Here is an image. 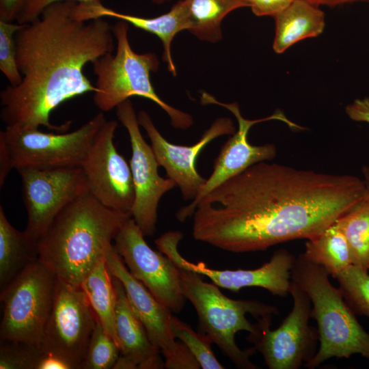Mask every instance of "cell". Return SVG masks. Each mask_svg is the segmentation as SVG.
Returning a JSON list of instances; mask_svg holds the SVG:
<instances>
[{"label": "cell", "instance_id": "29", "mask_svg": "<svg viewBox=\"0 0 369 369\" xmlns=\"http://www.w3.org/2000/svg\"><path fill=\"white\" fill-rule=\"evenodd\" d=\"M120 355L119 346L98 321L88 343L81 369L113 368Z\"/></svg>", "mask_w": 369, "mask_h": 369}, {"label": "cell", "instance_id": "15", "mask_svg": "<svg viewBox=\"0 0 369 369\" xmlns=\"http://www.w3.org/2000/svg\"><path fill=\"white\" fill-rule=\"evenodd\" d=\"M116 115L126 128L131 141L130 160L135 189L132 218L145 236H153L158 206L163 195L174 188L175 182L159 174V167L151 146L144 140L132 102L127 100L116 107Z\"/></svg>", "mask_w": 369, "mask_h": 369}, {"label": "cell", "instance_id": "33", "mask_svg": "<svg viewBox=\"0 0 369 369\" xmlns=\"http://www.w3.org/2000/svg\"><path fill=\"white\" fill-rule=\"evenodd\" d=\"M249 3L254 14L258 16L274 17L295 0H244Z\"/></svg>", "mask_w": 369, "mask_h": 369}, {"label": "cell", "instance_id": "16", "mask_svg": "<svg viewBox=\"0 0 369 369\" xmlns=\"http://www.w3.org/2000/svg\"><path fill=\"white\" fill-rule=\"evenodd\" d=\"M115 120L106 121L96 133L81 167L90 193L107 208L131 213L135 189L130 163L115 148Z\"/></svg>", "mask_w": 369, "mask_h": 369}, {"label": "cell", "instance_id": "1", "mask_svg": "<svg viewBox=\"0 0 369 369\" xmlns=\"http://www.w3.org/2000/svg\"><path fill=\"white\" fill-rule=\"evenodd\" d=\"M364 179L257 163L203 197L193 217L199 241L233 253L310 239L367 195Z\"/></svg>", "mask_w": 369, "mask_h": 369}, {"label": "cell", "instance_id": "26", "mask_svg": "<svg viewBox=\"0 0 369 369\" xmlns=\"http://www.w3.org/2000/svg\"><path fill=\"white\" fill-rule=\"evenodd\" d=\"M366 196L336 220L348 242L353 264L369 271V167L361 169Z\"/></svg>", "mask_w": 369, "mask_h": 369}, {"label": "cell", "instance_id": "31", "mask_svg": "<svg viewBox=\"0 0 369 369\" xmlns=\"http://www.w3.org/2000/svg\"><path fill=\"white\" fill-rule=\"evenodd\" d=\"M25 25L0 20V70L12 86L22 80L16 61L15 35Z\"/></svg>", "mask_w": 369, "mask_h": 369}, {"label": "cell", "instance_id": "20", "mask_svg": "<svg viewBox=\"0 0 369 369\" xmlns=\"http://www.w3.org/2000/svg\"><path fill=\"white\" fill-rule=\"evenodd\" d=\"M74 13L75 17L82 21L112 17L154 34L162 42L163 59L167 64L168 70L176 76V66L171 53L172 42L178 32L183 30L189 31L190 29V21L184 0L175 3L168 12L154 18H144L121 13L105 6L100 0L77 2Z\"/></svg>", "mask_w": 369, "mask_h": 369}, {"label": "cell", "instance_id": "18", "mask_svg": "<svg viewBox=\"0 0 369 369\" xmlns=\"http://www.w3.org/2000/svg\"><path fill=\"white\" fill-rule=\"evenodd\" d=\"M137 120L150 139L159 165L165 169L167 178L173 180L180 188L185 200H194L206 182L196 169V159L199 154L215 138L232 135L236 132L231 119L219 118L212 123L195 144L181 146L165 139L146 111H140L137 113Z\"/></svg>", "mask_w": 369, "mask_h": 369}, {"label": "cell", "instance_id": "3", "mask_svg": "<svg viewBox=\"0 0 369 369\" xmlns=\"http://www.w3.org/2000/svg\"><path fill=\"white\" fill-rule=\"evenodd\" d=\"M131 217L88 192L66 206L39 238L38 259L58 279L81 286Z\"/></svg>", "mask_w": 369, "mask_h": 369}, {"label": "cell", "instance_id": "27", "mask_svg": "<svg viewBox=\"0 0 369 369\" xmlns=\"http://www.w3.org/2000/svg\"><path fill=\"white\" fill-rule=\"evenodd\" d=\"M334 278L344 301L354 313L369 318L368 271L351 264Z\"/></svg>", "mask_w": 369, "mask_h": 369}, {"label": "cell", "instance_id": "19", "mask_svg": "<svg viewBox=\"0 0 369 369\" xmlns=\"http://www.w3.org/2000/svg\"><path fill=\"white\" fill-rule=\"evenodd\" d=\"M112 277L116 292L115 329L120 344V355L113 369L163 368L160 350L132 309L122 284Z\"/></svg>", "mask_w": 369, "mask_h": 369}, {"label": "cell", "instance_id": "37", "mask_svg": "<svg viewBox=\"0 0 369 369\" xmlns=\"http://www.w3.org/2000/svg\"><path fill=\"white\" fill-rule=\"evenodd\" d=\"M37 369H70L69 366L60 359L44 353Z\"/></svg>", "mask_w": 369, "mask_h": 369}, {"label": "cell", "instance_id": "34", "mask_svg": "<svg viewBox=\"0 0 369 369\" xmlns=\"http://www.w3.org/2000/svg\"><path fill=\"white\" fill-rule=\"evenodd\" d=\"M345 111L351 120L369 124V98L355 99L346 107Z\"/></svg>", "mask_w": 369, "mask_h": 369}, {"label": "cell", "instance_id": "11", "mask_svg": "<svg viewBox=\"0 0 369 369\" xmlns=\"http://www.w3.org/2000/svg\"><path fill=\"white\" fill-rule=\"evenodd\" d=\"M23 198L27 213L25 231L36 241L69 204L90 192L81 167H20Z\"/></svg>", "mask_w": 369, "mask_h": 369}, {"label": "cell", "instance_id": "30", "mask_svg": "<svg viewBox=\"0 0 369 369\" xmlns=\"http://www.w3.org/2000/svg\"><path fill=\"white\" fill-rule=\"evenodd\" d=\"M40 347L22 342L1 340V369H37L44 355Z\"/></svg>", "mask_w": 369, "mask_h": 369}, {"label": "cell", "instance_id": "32", "mask_svg": "<svg viewBox=\"0 0 369 369\" xmlns=\"http://www.w3.org/2000/svg\"><path fill=\"white\" fill-rule=\"evenodd\" d=\"M66 0H25L18 14L16 22L19 24H29L40 17L44 11L50 5ZM78 3H85L95 0H74Z\"/></svg>", "mask_w": 369, "mask_h": 369}, {"label": "cell", "instance_id": "35", "mask_svg": "<svg viewBox=\"0 0 369 369\" xmlns=\"http://www.w3.org/2000/svg\"><path fill=\"white\" fill-rule=\"evenodd\" d=\"M25 0H0V20H16Z\"/></svg>", "mask_w": 369, "mask_h": 369}, {"label": "cell", "instance_id": "25", "mask_svg": "<svg viewBox=\"0 0 369 369\" xmlns=\"http://www.w3.org/2000/svg\"><path fill=\"white\" fill-rule=\"evenodd\" d=\"M190 21L189 31L200 40L217 42L222 38L221 24L232 11L249 7L244 0H184Z\"/></svg>", "mask_w": 369, "mask_h": 369}, {"label": "cell", "instance_id": "23", "mask_svg": "<svg viewBox=\"0 0 369 369\" xmlns=\"http://www.w3.org/2000/svg\"><path fill=\"white\" fill-rule=\"evenodd\" d=\"M81 286L87 297L98 323L120 349L115 329L116 292L113 277L105 258L98 262Z\"/></svg>", "mask_w": 369, "mask_h": 369}, {"label": "cell", "instance_id": "13", "mask_svg": "<svg viewBox=\"0 0 369 369\" xmlns=\"http://www.w3.org/2000/svg\"><path fill=\"white\" fill-rule=\"evenodd\" d=\"M144 234L132 217L122 226L114 238L113 247L131 274L140 282L172 312L184 307L179 268L162 252L150 247Z\"/></svg>", "mask_w": 369, "mask_h": 369}, {"label": "cell", "instance_id": "36", "mask_svg": "<svg viewBox=\"0 0 369 369\" xmlns=\"http://www.w3.org/2000/svg\"><path fill=\"white\" fill-rule=\"evenodd\" d=\"M13 169L4 137L0 132V187H1L10 170Z\"/></svg>", "mask_w": 369, "mask_h": 369}, {"label": "cell", "instance_id": "10", "mask_svg": "<svg viewBox=\"0 0 369 369\" xmlns=\"http://www.w3.org/2000/svg\"><path fill=\"white\" fill-rule=\"evenodd\" d=\"M98 323L81 288L57 278L50 315L40 348L64 361L70 369H81L88 343Z\"/></svg>", "mask_w": 369, "mask_h": 369}, {"label": "cell", "instance_id": "17", "mask_svg": "<svg viewBox=\"0 0 369 369\" xmlns=\"http://www.w3.org/2000/svg\"><path fill=\"white\" fill-rule=\"evenodd\" d=\"M182 237L180 231H169L155 240L159 250L177 266L197 272L219 287L234 292L245 287H260L276 296L286 297L290 293L292 269L296 259L290 251L276 250L269 261L255 269L218 270L208 267L203 262L195 264L184 258L178 249Z\"/></svg>", "mask_w": 369, "mask_h": 369}, {"label": "cell", "instance_id": "14", "mask_svg": "<svg viewBox=\"0 0 369 369\" xmlns=\"http://www.w3.org/2000/svg\"><path fill=\"white\" fill-rule=\"evenodd\" d=\"M201 102L203 105H218L229 110L236 118L238 128L221 147L214 162L213 172L206 179L197 197L189 204L182 207L176 213V218L181 222L192 217L198 202L215 187L249 167L259 162L271 161L275 156L277 150L273 144L255 146L249 142L247 135L251 126L259 122L277 120L284 122L292 129H305L290 121L280 110L264 118L247 120L242 116L239 106L236 102H221L214 96L203 92Z\"/></svg>", "mask_w": 369, "mask_h": 369}, {"label": "cell", "instance_id": "4", "mask_svg": "<svg viewBox=\"0 0 369 369\" xmlns=\"http://www.w3.org/2000/svg\"><path fill=\"white\" fill-rule=\"evenodd\" d=\"M329 275L323 267L303 254L296 258L292 269L291 279L308 295L311 318L317 324L319 346L314 357L304 365L308 368H315L331 357L348 358L355 354L369 360V333Z\"/></svg>", "mask_w": 369, "mask_h": 369}, {"label": "cell", "instance_id": "7", "mask_svg": "<svg viewBox=\"0 0 369 369\" xmlns=\"http://www.w3.org/2000/svg\"><path fill=\"white\" fill-rule=\"evenodd\" d=\"M57 277L39 259L27 265L1 289L3 312L1 340L40 347L53 306Z\"/></svg>", "mask_w": 369, "mask_h": 369}, {"label": "cell", "instance_id": "5", "mask_svg": "<svg viewBox=\"0 0 369 369\" xmlns=\"http://www.w3.org/2000/svg\"><path fill=\"white\" fill-rule=\"evenodd\" d=\"M178 268L182 292L197 312L200 332L207 335L237 368H257L250 360L256 348L241 349L235 336L241 331L256 333L257 324L249 321L247 314L258 320L278 314L277 308L256 300L230 299L214 283L204 282L197 272Z\"/></svg>", "mask_w": 369, "mask_h": 369}, {"label": "cell", "instance_id": "38", "mask_svg": "<svg viewBox=\"0 0 369 369\" xmlns=\"http://www.w3.org/2000/svg\"><path fill=\"white\" fill-rule=\"evenodd\" d=\"M316 5H328L330 7L354 2H369V0H308Z\"/></svg>", "mask_w": 369, "mask_h": 369}, {"label": "cell", "instance_id": "24", "mask_svg": "<svg viewBox=\"0 0 369 369\" xmlns=\"http://www.w3.org/2000/svg\"><path fill=\"white\" fill-rule=\"evenodd\" d=\"M303 255L323 267L333 277L353 264L348 242L336 221L308 239Z\"/></svg>", "mask_w": 369, "mask_h": 369}, {"label": "cell", "instance_id": "9", "mask_svg": "<svg viewBox=\"0 0 369 369\" xmlns=\"http://www.w3.org/2000/svg\"><path fill=\"white\" fill-rule=\"evenodd\" d=\"M290 294L292 308L279 327L271 330L272 315L266 316L258 319L256 333L247 337L262 354L269 369H297L317 352V329L309 325L310 299L292 281Z\"/></svg>", "mask_w": 369, "mask_h": 369}, {"label": "cell", "instance_id": "2", "mask_svg": "<svg viewBox=\"0 0 369 369\" xmlns=\"http://www.w3.org/2000/svg\"><path fill=\"white\" fill-rule=\"evenodd\" d=\"M77 3H55L16 33L22 80L1 91L0 116L6 126L67 132L71 121L53 124L51 113L70 99L96 92L83 69L113 51L114 36L104 18L78 20L74 14Z\"/></svg>", "mask_w": 369, "mask_h": 369}, {"label": "cell", "instance_id": "22", "mask_svg": "<svg viewBox=\"0 0 369 369\" xmlns=\"http://www.w3.org/2000/svg\"><path fill=\"white\" fill-rule=\"evenodd\" d=\"M38 259V241L18 231L0 206V286H5L27 265Z\"/></svg>", "mask_w": 369, "mask_h": 369}, {"label": "cell", "instance_id": "12", "mask_svg": "<svg viewBox=\"0 0 369 369\" xmlns=\"http://www.w3.org/2000/svg\"><path fill=\"white\" fill-rule=\"evenodd\" d=\"M111 274L122 284L134 312L144 325L154 346L162 353L164 368L199 369L198 361L182 342L176 341L172 331V311L158 301L129 272L111 244L104 254Z\"/></svg>", "mask_w": 369, "mask_h": 369}, {"label": "cell", "instance_id": "39", "mask_svg": "<svg viewBox=\"0 0 369 369\" xmlns=\"http://www.w3.org/2000/svg\"><path fill=\"white\" fill-rule=\"evenodd\" d=\"M169 1V0H152L153 3L156 4H161L163 3L164 2Z\"/></svg>", "mask_w": 369, "mask_h": 369}, {"label": "cell", "instance_id": "6", "mask_svg": "<svg viewBox=\"0 0 369 369\" xmlns=\"http://www.w3.org/2000/svg\"><path fill=\"white\" fill-rule=\"evenodd\" d=\"M128 25L120 20L112 26L117 42L115 54L107 53L92 63L96 76L94 105L102 112H107L131 97H143L163 109L174 128L188 129L193 123L192 117L170 106L156 93L150 73L159 68L158 57L152 53L139 54L133 50L128 36Z\"/></svg>", "mask_w": 369, "mask_h": 369}, {"label": "cell", "instance_id": "21", "mask_svg": "<svg viewBox=\"0 0 369 369\" xmlns=\"http://www.w3.org/2000/svg\"><path fill=\"white\" fill-rule=\"evenodd\" d=\"M273 18L275 33L273 49L278 54L302 40L317 37L325 25L324 12L308 0H295Z\"/></svg>", "mask_w": 369, "mask_h": 369}, {"label": "cell", "instance_id": "8", "mask_svg": "<svg viewBox=\"0 0 369 369\" xmlns=\"http://www.w3.org/2000/svg\"><path fill=\"white\" fill-rule=\"evenodd\" d=\"M107 121L100 112L79 128L45 133L38 128L6 126L3 134L12 168L80 167L92 143Z\"/></svg>", "mask_w": 369, "mask_h": 369}, {"label": "cell", "instance_id": "28", "mask_svg": "<svg viewBox=\"0 0 369 369\" xmlns=\"http://www.w3.org/2000/svg\"><path fill=\"white\" fill-rule=\"evenodd\" d=\"M172 331L189 348L202 369H223L212 349L213 343L206 334L195 331L191 327L175 316H172Z\"/></svg>", "mask_w": 369, "mask_h": 369}]
</instances>
